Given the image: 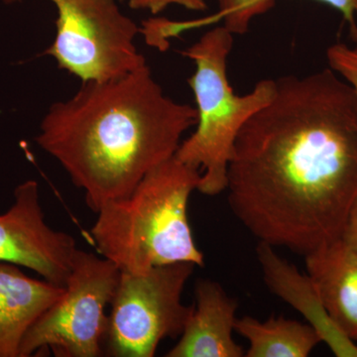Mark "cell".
<instances>
[{"label": "cell", "instance_id": "1", "mask_svg": "<svg viewBox=\"0 0 357 357\" xmlns=\"http://www.w3.org/2000/svg\"><path fill=\"white\" fill-rule=\"evenodd\" d=\"M232 213L259 241L306 256L344 234L357 198V95L333 70L276 79L237 136Z\"/></svg>", "mask_w": 357, "mask_h": 357}, {"label": "cell", "instance_id": "2", "mask_svg": "<svg viewBox=\"0 0 357 357\" xmlns=\"http://www.w3.org/2000/svg\"><path fill=\"white\" fill-rule=\"evenodd\" d=\"M196 122V109L167 96L145 64L115 79L84 82L69 100L51 105L36 142L96 213L173 158Z\"/></svg>", "mask_w": 357, "mask_h": 357}, {"label": "cell", "instance_id": "3", "mask_svg": "<svg viewBox=\"0 0 357 357\" xmlns=\"http://www.w3.org/2000/svg\"><path fill=\"white\" fill-rule=\"evenodd\" d=\"M199 180V170L174 156L148 173L128 197L103 204L91 229L100 255L133 274L180 262L204 267L188 218Z\"/></svg>", "mask_w": 357, "mask_h": 357}, {"label": "cell", "instance_id": "4", "mask_svg": "<svg viewBox=\"0 0 357 357\" xmlns=\"http://www.w3.org/2000/svg\"><path fill=\"white\" fill-rule=\"evenodd\" d=\"M234 36L220 26L204 33L184 52L196 67L188 83L196 100L197 128L181 142L175 157L201 172L198 191L206 196L225 191L237 136L276 91V79H267L246 95L234 93L227 70Z\"/></svg>", "mask_w": 357, "mask_h": 357}, {"label": "cell", "instance_id": "5", "mask_svg": "<svg viewBox=\"0 0 357 357\" xmlns=\"http://www.w3.org/2000/svg\"><path fill=\"white\" fill-rule=\"evenodd\" d=\"M121 270L107 258L77 252L64 291L28 331L20 357L51 351L57 357H98L105 354L107 307Z\"/></svg>", "mask_w": 357, "mask_h": 357}, {"label": "cell", "instance_id": "6", "mask_svg": "<svg viewBox=\"0 0 357 357\" xmlns=\"http://www.w3.org/2000/svg\"><path fill=\"white\" fill-rule=\"evenodd\" d=\"M195 265H161L144 273L121 272L112 301L105 354L153 357L160 342L180 337L194 306L183 304Z\"/></svg>", "mask_w": 357, "mask_h": 357}, {"label": "cell", "instance_id": "7", "mask_svg": "<svg viewBox=\"0 0 357 357\" xmlns=\"http://www.w3.org/2000/svg\"><path fill=\"white\" fill-rule=\"evenodd\" d=\"M50 1L58 13L57 30L44 54L55 59L61 69L84 83L115 79L146 64L135 45L140 28L116 0Z\"/></svg>", "mask_w": 357, "mask_h": 357}, {"label": "cell", "instance_id": "8", "mask_svg": "<svg viewBox=\"0 0 357 357\" xmlns=\"http://www.w3.org/2000/svg\"><path fill=\"white\" fill-rule=\"evenodd\" d=\"M77 251L74 237L45 220L38 183L18 185L10 208L0 215V262L28 268L64 287Z\"/></svg>", "mask_w": 357, "mask_h": 357}, {"label": "cell", "instance_id": "9", "mask_svg": "<svg viewBox=\"0 0 357 357\" xmlns=\"http://www.w3.org/2000/svg\"><path fill=\"white\" fill-rule=\"evenodd\" d=\"M196 304L178 342L167 357H241L245 351L234 338L236 299L218 282L199 279L195 286Z\"/></svg>", "mask_w": 357, "mask_h": 357}, {"label": "cell", "instance_id": "10", "mask_svg": "<svg viewBox=\"0 0 357 357\" xmlns=\"http://www.w3.org/2000/svg\"><path fill=\"white\" fill-rule=\"evenodd\" d=\"M256 255L268 289L299 312L335 356L357 357L356 342L328 314L311 277L301 273L269 244L259 243Z\"/></svg>", "mask_w": 357, "mask_h": 357}, {"label": "cell", "instance_id": "11", "mask_svg": "<svg viewBox=\"0 0 357 357\" xmlns=\"http://www.w3.org/2000/svg\"><path fill=\"white\" fill-rule=\"evenodd\" d=\"M64 287L27 276L0 262V357H20L28 331L62 295Z\"/></svg>", "mask_w": 357, "mask_h": 357}, {"label": "cell", "instance_id": "12", "mask_svg": "<svg viewBox=\"0 0 357 357\" xmlns=\"http://www.w3.org/2000/svg\"><path fill=\"white\" fill-rule=\"evenodd\" d=\"M314 281L333 321L357 340V251L342 237L305 256Z\"/></svg>", "mask_w": 357, "mask_h": 357}, {"label": "cell", "instance_id": "13", "mask_svg": "<svg viewBox=\"0 0 357 357\" xmlns=\"http://www.w3.org/2000/svg\"><path fill=\"white\" fill-rule=\"evenodd\" d=\"M236 332L248 340V357H307L321 340L309 324L284 317L236 319Z\"/></svg>", "mask_w": 357, "mask_h": 357}, {"label": "cell", "instance_id": "14", "mask_svg": "<svg viewBox=\"0 0 357 357\" xmlns=\"http://www.w3.org/2000/svg\"><path fill=\"white\" fill-rule=\"evenodd\" d=\"M218 13L211 22L222 20L223 27L234 35H243L255 18L273 8L276 0H217Z\"/></svg>", "mask_w": 357, "mask_h": 357}, {"label": "cell", "instance_id": "15", "mask_svg": "<svg viewBox=\"0 0 357 357\" xmlns=\"http://www.w3.org/2000/svg\"><path fill=\"white\" fill-rule=\"evenodd\" d=\"M354 45L335 43L326 50L330 69L354 89L357 95V33L352 35Z\"/></svg>", "mask_w": 357, "mask_h": 357}, {"label": "cell", "instance_id": "16", "mask_svg": "<svg viewBox=\"0 0 357 357\" xmlns=\"http://www.w3.org/2000/svg\"><path fill=\"white\" fill-rule=\"evenodd\" d=\"M128 3L135 10L149 11L153 15L173 4L192 11H204L208 7L206 0H128Z\"/></svg>", "mask_w": 357, "mask_h": 357}, {"label": "cell", "instance_id": "17", "mask_svg": "<svg viewBox=\"0 0 357 357\" xmlns=\"http://www.w3.org/2000/svg\"><path fill=\"white\" fill-rule=\"evenodd\" d=\"M337 9L349 22L351 33L357 30L356 18L357 17V0H317Z\"/></svg>", "mask_w": 357, "mask_h": 357}, {"label": "cell", "instance_id": "18", "mask_svg": "<svg viewBox=\"0 0 357 357\" xmlns=\"http://www.w3.org/2000/svg\"><path fill=\"white\" fill-rule=\"evenodd\" d=\"M342 238L357 251V198L349 213Z\"/></svg>", "mask_w": 357, "mask_h": 357}]
</instances>
